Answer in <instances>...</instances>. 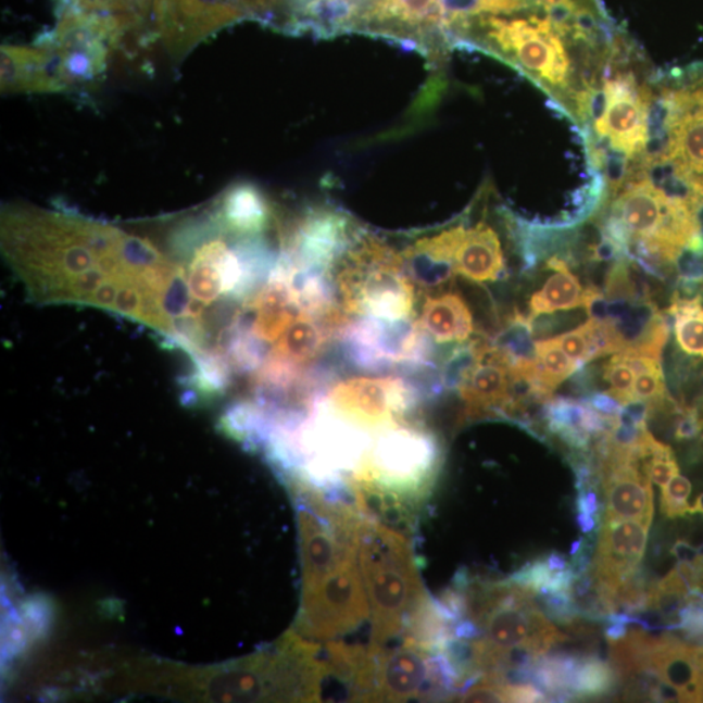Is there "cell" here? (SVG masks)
I'll return each instance as SVG.
<instances>
[{
  "label": "cell",
  "instance_id": "obj_25",
  "mask_svg": "<svg viewBox=\"0 0 703 703\" xmlns=\"http://www.w3.org/2000/svg\"><path fill=\"white\" fill-rule=\"evenodd\" d=\"M629 354V353H627ZM636 371L633 398L653 402L668 396L661 361L629 354Z\"/></svg>",
  "mask_w": 703,
  "mask_h": 703
},
{
  "label": "cell",
  "instance_id": "obj_36",
  "mask_svg": "<svg viewBox=\"0 0 703 703\" xmlns=\"http://www.w3.org/2000/svg\"><path fill=\"white\" fill-rule=\"evenodd\" d=\"M671 554L676 557L678 563L698 565L700 568L703 565V560L700 556L699 550L692 547L688 541H676L671 549Z\"/></svg>",
  "mask_w": 703,
  "mask_h": 703
},
{
  "label": "cell",
  "instance_id": "obj_41",
  "mask_svg": "<svg viewBox=\"0 0 703 703\" xmlns=\"http://www.w3.org/2000/svg\"><path fill=\"white\" fill-rule=\"evenodd\" d=\"M691 514H702L703 515V494L698 498L694 505L691 507Z\"/></svg>",
  "mask_w": 703,
  "mask_h": 703
},
{
  "label": "cell",
  "instance_id": "obj_19",
  "mask_svg": "<svg viewBox=\"0 0 703 703\" xmlns=\"http://www.w3.org/2000/svg\"><path fill=\"white\" fill-rule=\"evenodd\" d=\"M422 325L437 343H465L475 331L468 305L455 292L427 298L423 307Z\"/></svg>",
  "mask_w": 703,
  "mask_h": 703
},
{
  "label": "cell",
  "instance_id": "obj_17",
  "mask_svg": "<svg viewBox=\"0 0 703 703\" xmlns=\"http://www.w3.org/2000/svg\"><path fill=\"white\" fill-rule=\"evenodd\" d=\"M650 668L662 681L678 688L686 702H702L701 668L698 650L665 632L650 658Z\"/></svg>",
  "mask_w": 703,
  "mask_h": 703
},
{
  "label": "cell",
  "instance_id": "obj_8",
  "mask_svg": "<svg viewBox=\"0 0 703 703\" xmlns=\"http://www.w3.org/2000/svg\"><path fill=\"white\" fill-rule=\"evenodd\" d=\"M409 380L398 377H352L332 387L326 398L335 412L372 432L396 425L416 403Z\"/></svg>",
  "mask_w": 703,
  "mask_h": 703
},
{
  "label": "cell",
  "instance_id": "obj_38",
  "mask_svg": "<svg viewBox=\"0 0 703 703\" xmlns=\"http://www.w3.org/2000/svg\"><path fill=\"white\" fill-rule=\"evenodd\" d=\"M603 635L608 642L624 639L628 633V626L624 623L611 622L604 624Z\"/></svg>",
  "mask_w": 703,
  "mask_h": 703
},
{
  "label": "cell",
  "instance_id": "obj_43",
  "mask_svg": "<svg viewBox=\"0 0 703 703\" xmlns=\"http://www.w3.org/2000/svg\"><path fill=\"white\" fill-rule=\"evenodd\" d=\"M698 98H699L700 106L703 111V91H698Z\"/></svg>",
  "mask_w": 703,
  "mask_h": 703
},
{
  "label": "cell",
  "instance_id": "obj_42",
  "mask_svg": "<svg viewBox=\"0 0 703 703\" xmlns=\"http://www.w3.org/2000/svg\"><path fill=\"white\" fill-rule=\"evenodd\" d=\"M583 544V538H580V540H577L576 542L572 543L570 547V555L574 556L580 551Z\"/></svg>",
  "mask_w": 703,
  "mask_h": 703
},
{
  "label": "cell",
  "instance_id": "obj_28",
  "mask_svg": "<svg viewBox=\"0 0 703 703\" xmlns=\"http://www.w3.org/2000/svg\"><path fill=\"white\" fill-rule=\"evenodd\" d=\"M691 494V481L685 476H675L662 490V514L668 518L691 514V505L688 504Z\"/></svg>",
  "mask_w": 703,
  "mask_h": 703
},
{
  "label": "cell",
  "instance_id": "obj_45",
  "mask_svg": "<svg viewBox=\"0 0 703 703\" xmlns=\"http://www.w3.org/2000/svg\"><path fill=\"white\" fill-rule=\"evenodd\" d=\"M699 553H700V556H701V557H702V560H703V543L701 544V547H700V549H699Z\"/></svg>",
  "mask_w": 703,
  "mask_h": 703
},
{
  "label": "cell",
  "instance_id": "obj_1",
  "mask_svg": "<svg viewBox=\"0 0 703 703\" xmlns=\"http://www.w3.org/2000/svg\"><path fill=\"white\" fill-rule=\"evenodd\" d=\"M2 252L29 298L103 309L168 339L180 267L153 242L87 216L29 205L2 212Z\"/></svg>",
  "mask_w": 703,
  "mask_h": 703
},
{
  "label": "cell",
  "instance_id": "obj_26",
  "mask_svg": "<svg viewBox=\"0 0 703 703\" xmlns=\"http://www.w3.org/2000/svg\"><path fill=\"white\" fill-rule=\"evenodd\" d=\"M603 380L608 385V393L626 404L633 400L636 371L629 354L615 353L603 366Z\"/></svg>",
  "mask_w": 703,
  "mask_h": 703
},
{
  "label": "cell",
  "instance_id": "obj_31",
  "mask_svg": "<svg viewBox=\"0 0 703 703\" xmlns=\"http://www.w3.org/2000/svg\"><path fill=\"white\" fill-rule=\"evenodd\" d=\"M682 641L693 648L703 646V607L687 604L680 611L679 627Z\"/></svg>",
  "mask_w": 703,
  "mask_h": 703
},
{
  "label": "cell",
  "instance_id": "obj_5",
  "mask_svg": "<svg viewBox=\"0 0 703 703\" xmlns=\"http://www.w3.org/2000/svg\"><path fill=\"white\" fill-rule=\"evenodd\" d=\"M338 287L347 314L384 321L411 318L415 289L403 255L377 240L361 241L348 253Z\"/></svg>",
  "mask_w": 703,
  "mask_h": 703
},
{
  "label": "cell",
  "instance_id": "obj_39",
  "mask_svg": "<svg viewBox=\"0 0 703 703\" xmlns=\"http://www.w3.org/2000/svg\"><path fill=\"white\" fill-rule=\"evenodd\" d=\"M576 522L578 528H580L583 535L593 533L597 527H601L600 523L597 522V518L594 516L581 514V512H578Z\"/></svg>",
  "mask_w": 703,
  "mask_h": 703
},
{
  "label": "cell",
  "instance_id": "obj_23",
  "mask_svg": "<svg viewBox=\"0 0 703 703\" xmlns=\"http://www.w3.org/2000/svg\"><path fill=\"white\" fill-rule=\"evenodd\" d=\"M619 679L611 663L601 656L585 655L572 675L569 692L574 699L611 698Z\"/></svg>",
  "mask_w": 703,
  "mask_h": 703
},
{
  "label": "cell",
  "instance_id": "obj_20",
  "mask_svg": "<svg viewBox=\"0 0 703 703\" xmlns=\"http://www.w3.org/2000/svg\"><path fill=\"white\" fill-rule=\"evenodd\" d=\"M569 268V265H565L554 271L555 273L544 283L541 291L531 296L529 301V317L531 319L540 317V315L585 307L588 288L585 289L581 286L580 280L570 273Z\"/></svg>",
  "mask_w": 703,
  "mask_h": 703
},
{
  "label": "cell",
  "instance_id": "obj_32",
  "mask_svg": "<svg viewBox=\"0 0 703 703\" xmlns=\"http://www.w3.org/2000/svg\"><path fill=\"white\" fill-rule=\"evenodd\" d=\"M703 431V423L700 413L695 406H686L681 412V417L675 427V439L679 442H686L698 438Z\"/></svg>",
  "mask_w": 703,
  "mask_h": 703
},
{
  "label": "cell",
  "instance_id": "obj_3",
  "mask_svg": "<svg viewBox=\"0 0 703 703\" xmlns=\"http://www.w3.org/2000/svg\"><path fill=\"white\" fill-rule=\"evenodd\" d=\"M359 557L372 603L374 637L390 640L425 604L411 549L396 531L361 520Z\"/></svg>",
  "mask_w": 703,
  "mask_h": 703
},
{
  "label": "cell",
  "instance_id": "obj_12",
  "mask_svg": "<svg viewBox=\"0 0 703 703\" xmlns=\"http://www.w3.org/2000/svg\"><path fill=\"white\" fill-rule=\"evenodd\" d=\"M356 29L390 37H425L449 28L442 0H369Z\"/></svg>",
  "mask_w": 703,
  "mask_h": 703
},
{
  "label": "cell",
  "instance_id": "obj_15",
  "mask_svg": "<svg viewBox=\"0 0 703 703\" xmlns=\"http://www.w3.org/2000/svg\"><path fill=\"white\" fill-rule=\"evenodd\" d=\"M465 231L464 226L451 227L406 249L403 260L411 280L426 289L445 285L456 274V252Z\"/></svg>",
  "mask_w": 703,
  "mask_h": 703
},
{
  "label": "cell",
  "instance_id": "obj_10",
  "mask_svg": "<svg viewBox=\"0 0 703 703\" xmlns=\"http://www.w3.org/2000/svg\"><path fill=\"white\" fill-rule=\"evenodd\" d=\"M648 525L626 518H603L593 560L598 581L615 590L641 567L645 556Z\"/></svg>",
  "mask_w": 703,
  "mask_h": 703
},
{
  "label": "cell",
  "instance_id": "obj_13",
  "mask_svg": "<svg viewBox=\"0 0 703 703\" xmlns=\"http://www.w3.org/2000/svg\"><path fill=\"white\" fill-rule=\"evenodd\" d=\"M0 58L2 93H67L55 52L42 39L35 46H3Z\"/></svg>",
  "mask_w": 703,
  "mask_h": 703
},
{
  "label": "cell",
  "instance_id": "obj_44",
  "mask_svg": "<svg viewBox=\"0 0 703 703\" xmlns=\"http://www.w3.org/2000/svg\"><path fill=\"white\" fill-rule=\"evenodd\" d=\"M700 668H701V688H702V702H703V665H701Z\"/></svg>",
  "mask_w": 703,
  "mask_h": 703
},
{
  "label": "cell",
  "instance_id": "obj_40",
  "mask_svg": "<svg viewBox=\"0 0 703 703\" xmlns=\"http://www.w3.org/2000/svg\"><path fill=\"white\" fill-rule=\"evenodd\" d=\"M544 560H547L551 572H561L569 568V562L567 561V557H565L563 554L556 553V551H553V553L544 556Z\"/></svg>",
  "mask_w": 703,
  "mask_h": 703
},
{
  "label": "cell",
  "instance_id": "obj_33",
  "mask_svg": "<svg viewBox=\"0 0 703 703\" xmlns=\"http://www.w3.org/2000/svg\"><path fill=\"white\" fill-rule=\"evenodd\" d=\"M617 418H619V423L622 424L648 426L649 403L645 400H630V402L622 405Z\"/></svg>",
  "mask_w": 703,
  "mask_h": 703
},
{
  "label": "cell",
  "instance_id": "obj_14",
  "mask_svg": "<svg viewBox=\"0 0 703 703\" xmlns=\"http://www.w3.org/2000/svg\"><path fill=\"white\" fill-rule=\"evenodd\" d=\"M457 391L469 416L504 417L511 398L510 365L490 344L488 352L468 373Z\"/></svg>",
  "mask_w": 703,
  "mask_h": 703
},
{
  "label": "cell",
  "instance_id": "obj_6",
  "mask_svg": "<svg viewBox=\"0 0 703 703\" xmlns=\"http://www.w3.org/2000/svg\"><path fill=\"white\" fill-rule=\"evenodd\" d=\"M455 29L482 32L486 42L504 57L551 87L568 81L570 59L562 33L551 18L536 13L527 16L481 15L464 20Z\"/></svg>",
  "mask_w": 703,
  "mask_h": 703
},
{
  "label": "cell",
  "instance_id": "obj_7",
  "mask_svg": "<svg viewBox=\"0 0 703 703\" xmlns=\"http://www.w3.org/2000/svg\"><path fill=\"white\" fill-rule=\"evenodd\" d=\"M346 348L354 364L378 371L391 365H425L430 356L429 335L419 321L364 317L348 327Z\"/></svg>",
  "mask_w": 703,
  "mask_h": 703
},
{
  "label": "cell",
  "instance_id": "obj_34",
  "mask_svg": "<svg viewBox=\"0 0 703 703\" xmlns=\"http://www.w3.org/2000/svg\"><path fill=\"white\" fill-rule=\"evenodd\" d=\"M583 402L589 404L598 413H601V415L608 417L619 416L623 405L611 393L600 391L590 392L588 398L583 399Z\"/></svg>",
  "mask_w": 703,
  "mask_h": 703
},
{
  "label": "cell",
  "instance_id": "obj_4",
  "mask_svg": "<svg viewBox=\"0 0 703 703\" xmlns=\"http://www.w3.org/2000/svg\"><path fill=\"white\" fill-rule=\"evenodd\" d=\"M438 462L430 434L398 423L374 434L352 485L379 497L415 498L432 481Z\"/></svg>",
  "mask_w": 703,
  "mask_h": 703
},
{
  "label": "cell",
  "instance_id": "obj_11",
  "mask_svg": "<svg viewBox=\"0 0 703 703\" xmlns=\"http://www.w3.org/2000/svg\"><path fill=\"white\" fill-rule=\"evenodd\" d=\"M669 102L668 158L678 179L703 199V111L698 93H678Z\"/></svg>",
  "mask_w": 703,
  "mask_h": 703
},
{
  "label": "cell",
  "instance_id": "obj_9",
  "mask_svg": "<svg viewBox=\"0 0 703 703\" xmlns=\"http://www.w3.org/2000/svg\"><path fill=\"white\" fill-rule=\"evenodd\" d=\"M604 109L597 121V133L616 151L633 156L649 141V102L630 76H619L604 87Z\"/></svg>",
  "mask_w": 703,
  "mask_h": 703
},
{
  "label": "cell",
  "instance_id": "obj_16",
  "mask_svg": "<svg viewBox=\"0 0 703 703\" xmlns=\"http://www.w3.org/2000/svg\"><path fill=\"white\" fill-rule=\"evenodd\" d=\"M212 218L235 238H259L271 223L272 209L258 187L238 184L216 201Z\"/></svg>",
  "mask_w": 703,
  "mask_h": 703
},
{
  "label": "cell",
  "instance_id": "obj_2",
  "mask_svg": "<svg viewBox=\"0 0 703 703\" xmlns=\"http://www.w3.org/2000/svg\"><path fill=\"white\" fill-rule=\"evenodd\" d=\"M305 517L307 624L318 637L346 633L364 619L367 604L354 557L359 554L361 517L330 509L318 499Z\"/></svg>",
  "mask_w": 703,
  "mask_h": 703
},
{
  "label": "cell",
  "instance_id": "obj_29",
  "mask_svg": "<svg viewBox=\"0 0 703 703\" xmlns=\"http://www.w3.org/2000/svg\"><path fill=\"white\" fill-rule=\"evenodd\" d=\"M555 343L568 354V356L576 361L581 367L585 364L591 363L593 353H591V343L589 337V328L587 322L580 327L575 328L569 332L557 335L553 338Z\"/></svg>",
  "mask_w": 703,
  "mask_h": 703
},
{
  "label": "cell",
  "instance_id": "obj_21",
  "mask_svg": "<svg viewBox=\"0 0 703 703\" xmlns=\"http://www.w3.org/2000/svg\"><path fill=\"white\" fill-rule=\"evenodd\" d=\"M667 313L674 319L675 338L680 350L689 356L703 359L702 296L691 298L675 292Z\"/></svg>",
  "mask_w": 703,
  "mask_h": 703
},
{
  "label": "cell",
  "instance_id": "obj_27",
  "mask_svg": "<svg viewBox=\"0 0 703 703\" xmlns=\"http://www.w3.org/2000/svg\"><path fill=\"white\" fill-rule=\"evenodd\" d=\"M536 600L542 613L560 626L568 628L582 617L567 591H544L536 594Z\"/></svg>",
  "mask_w": 703,
  "mask_h": 703
},
{
  "label": "cell",
  "instance_id": "obj_35",
  "mask_svg": "<svg viewBox=\"0 0 703 703\" xmlns=\"http://www.w3.org/2000/svg\"><path fill=\"white\" fill-rule=\"evenodd\" d=\"M576 509L578 512H581V514L594 516L597 522L601 525L603 515L601 514V503L598 501L595 489L578 492Z\"/></svg>",
  "mask_w": 703,
  "mask_h": 703
},
{
  "label": "cell",
  "instance_id": "obj_22",
  "mask_svg": "<svg viewBox=\"0 0 703 703\" xmlns=\"http://www.w3.org/2000/svg\"><path fill=\"white\" fill-rule=\"evenodd\" d=\"M489 341L510 367L536 360L533 321L517 311L510 315L502 330Z\"/></svg>",
  "mask_w": 703,
  "mask_h": 703
},
{
  "label": "cell",
  "instance_id": "obj_37",
  "mask_svg": "<svg viewBox=\"0 0 703 703\" xmlns=\"http://www.w3.org/2000/svg\"><path fill=\"white\" fill-rule=\"evenodd\" d=\"M650 701L655 702H686L685 694L678 688L667 685L665 681H660L650 695Z\"/></svg>",
  "mask_w": 703,
  "mask_h": 703
},
{
  "label": "cell",
  "instance_id": "obj_18",
  "mask_svg": "<svg viewBox=\"0 0 703 703\" xmlns=\"http://www.w3.org/2000/svg\"><path fill=\"white\" fill-rule=\"evenodd\" d=\"M456 274L475 283L497 281L505 273V261L498 234L486 223L466 228L455 258Z\"/></svg>",
  "mask_w": 703,
  "mask_h": 703
},
{
  "label": "cell",
  "instance_id": "obj_24",
  "mask_svg": "<svg viewBox=\"0 0 703 703\" xmlns=\"http://www.w3.org/2000/svg\"><path fill=\"white\" fill-rule=\"evenodd\" d=\"M538 378L544 390L553 393L565 379L574 376L581 366L572 360L554 339L536 340Z\"/></svg>",
  "mask_w": 703,
  "mask_h": 703
},
{
  "label": "cell",
  "instance_id": "obj_30",
  "mask_svg": "<svg viewBox=\"0 0 703 703\" xmlns=\"http://www.w3.org/2000/svg\"><path fill=\"white\" fill-rule=\"evenodd\" d=\"M554 572H551L547 560L538 557L524 565L516 574L512 575L509 580L518 585V587L527 588L535 593H540L541 590L547 589L548 585L553 577Z\"/></svg>",
  "mask_w": 703,
  "mask_h": 703
}]
</instances>
